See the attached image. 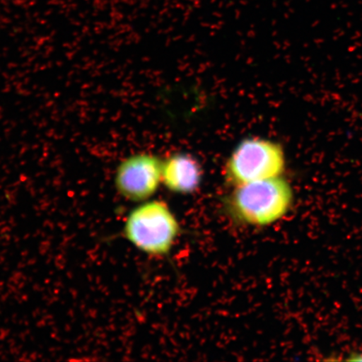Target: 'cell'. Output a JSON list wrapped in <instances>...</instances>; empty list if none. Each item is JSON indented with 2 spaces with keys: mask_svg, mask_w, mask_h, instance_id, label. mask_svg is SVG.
Here are the masks:
<instances>
[{
  "mask_svg": "<svg viewBox=\"0 0 362 362\" xmlns=\"http://www.w3.org/2000/svg\"><path fill=\"white\" fill-rule=\"evenodd\" d=\"M351 361H362V353L361 354H356L353 355L351 358H350Z\"/></svg>",
  "mask_w": 362,
  "mask_h": 362,
  "instance_id": "8992f818",
  "label": "cell"
},
{
  "mask_svg": "<svg viewBox=\"0 0 362 362\" xmlns=\"http://www.w3.org/2000/svg\"><path fill=\"white\" fill-rule=\"evenodd\" d=\"M180 234V224L161 201L144 202L130 212L124 225L129 242L152 256L168 255Z\"/></svg>",
  "mask_w": 362,
  "mask_h": 362,
  "instance_id": "7a4b0ae2",
  "label": "cell"
},
{
  "mask_svg": "<svg viewBox=\"0 0 362 362\" xmlns=\"http://www.w3.org/2000/svg\"><path fill=\"white\" fill-rule=\"evenodd\" d=\"M203 178L201 162L188 153H175L162 165V183L169 191L177 194H192L200 187Z\"/></svg>",
  "mask_w": 362,
  "mask_h": 362,
  "instance_id": "5b68a950",
  "label": "cell"
},
{
  "mask_svg": "<svg viewBox=\"0 0 362 362\" xmlns=\"http://www.w3.org/2000/svg\"><path fill=\"white\" fill-rule=\"evenodd\" d=\"M163 160L151 153H138L121 163L115 185L122 197L132 202H146L162 183Z\"/></svg>",
  "mask_w": 362,
  "mask_h": 362,
  "instance_id": "277c9868",
  "label": "cell"
},
{
  "mask_svg": "<svg viewBox=\"0 0 362 362\" xmlns=\"http://www.w3.org/2000/svg\"><path fill=\"white\" fill-rule=\"evenodd\" d=\"M286 167L283 146L264 138L242 140L226 162L224 175L233 187L282 176Z\"/></svg>",
  "mask_w": 362,
  "mask_h": 362,
  "instance_id": "3957f363",
  "label": "cell"
},
{
  "mask_svg": "<svg viewBox=\"0 0 362 362\" xmlns=\"http://www.w3.org/2000/svg\"><path fill=\"white\" fill-rule=\"evenodd\" d=\"M293 192L282 176L235 187L229 197L232 214L243 223L269 226L282 219L292 206Z\"/></svg>",
  "mask_w": 362,
  "mask_h": 362,
  "instance_id": "6da1fadb",
  "label": "cell"
}]
</instances>
